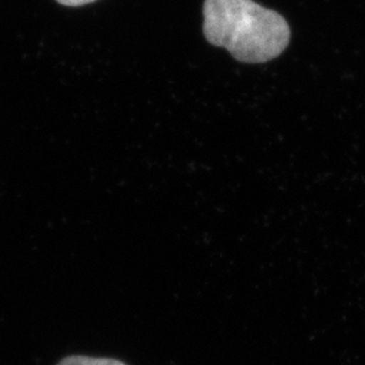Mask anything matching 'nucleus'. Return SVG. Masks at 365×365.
<instances>
[{"instance_id":"nucleus-1","label":"nucleus","mask_w":365,"mask_h":365,"mask_svg":"<svg viewBox=\"0 0 365 365\" xmlns=\"http://www.w3.org/2000/svg\"><path fill=\"white\" fill-rule=\"evenodd\" d=\"M203 33L209 43L225 48L241 63L271 61L287 49V21L253 0H206Z\"/></svg>"},{"instance_id":"nucleus-2","label":"nucleus","mask_w":365,"mask_h":365,"mask_svg":"<svg viewBox=\"0 0 365 365\" xmlns=\"http://www.w3.org/2000/svg\"><path fill=\"white\" fill-rule=\"evenodd\" d=\"M57 365H128L115 359L88 357V356H68Z\"/></svg>"},{"instance_id":"nucleus-3","label":"nucleus","mask_w":365,"mask_h":365,"mask_svg":"<svg viewBox=\"0 0 365 365\" xmlns=\"http://www.w3.org/2000/svg\"><path fill=\"white\" fill-rule=\"evenodd\" d=\"M57 3L63 4V6H68V7H78V6H84L88 3H93L96 0H56Z\"/></svg>"}]
</instances>
